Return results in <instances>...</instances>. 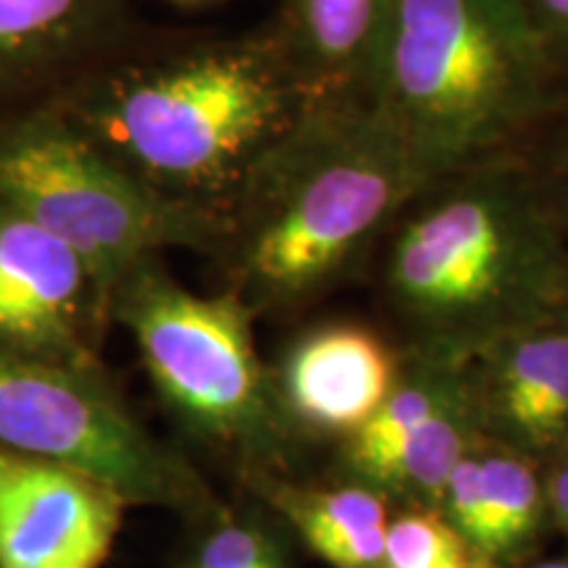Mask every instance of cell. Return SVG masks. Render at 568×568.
Segmentation results:
<instances>
[{
  "label": "cell",
  "instance_id": "cell-17",
  "mask_svg": "<svg viewBox=\"0 0 568 568\" xmlns=\"http://www.w3.org/2000/svg\"><path fill=\"white\" fill-rule=\"evenodd\" d=\"M481 432L474 418L471 403L460 372V385L447 400L418 426L400 447L385 471L376 493L389 503H403L406 508L437 510L443 508L447 479L466 453L481 443Z\"/></svg>",
  "mask_w": 568,
  "mask_h": 568
},
{
  "label": "cell",
  "instance_id": "cell-5",
  "mask_svg": "<svg viewBox=\"0 0 568 568\" xmlns=\"http://www.w3.org/2000/svg\"><path fill=\"white\" fill-rule=\"evenodd\" d=\"M109 314L130 332L155 395L184 435L232 458L240 477H290L303 437L255 351L253 311L237 295L195 293L153 255L113 287Z\"/></svg>",
  "mask_w": 568,
  "mask_h": 568
},
{
  "label": "cell",
  "instance_id": "cell-19",
  "mask_svg": "<svg viewBox=\"0 0 568 568\" xmlns=\"http://www.w3.org/2000/svg\"><path fill=\"white\" fill-rule=\"evenodd\" d=\"M466 556L468 545L437 510L406 508L389 516L385 568H458Z\"/></svg>",
  "mask_w": 568,
  "mask_h": 568
},
{
  "label": "cell",
  "instance_id": "cell-18",
  "mask_svg": "<svg viewBox=\"0 0 568 568\" xmlns=\"http://www.w3.org/2000/svg\"><path fill=\"white\" fill-rule=\"evenodd\" d=\"M180 568H290L280 521L264 503H219L209 516L190 524Z\"/></svg>",
  "mask_w": 568,
  "mask_h": 568
},
{
  "label": "cell",
  "instance_id": "cell-11",
  "mask_svg": "<svg viewBox=\"0 0 568 568\" xmlns=\"http://www.w3.org/2000/svg\"><path fill=\"white\" fill-rule=\"evenodd\" d=\"M140 30L130 0H0V126L53 103Z\"/></svg>",
  "mask_w": 568,
  "mask_h": 568
},
{
  "label": "cell",
  "instance_id": "cell-24",
  "mask_svg": "<svg viewBox=\"0 0 568 568\" xmlns=\"http://www.w3.org/2000/svg\"><path fill=\"white\" fill-rule=\"evenodd\" d=\"M458 568H503V566H497L495 560H489V558H485V556H479V552H474V550H468V556L460 560V566Z\"/></svg>",
  "mask_w": 568,
  "mask_h": 568
},
{
  "label": "cell",
  "instance_id": "cell-9",
  "mask_svg": "<svg viewBox=\"0 0 568 568\" xmlns=\"http://www.w3.org/2000/svg\"><path fill=\"white\" fill-rule=\"evenodd\" d=\"M126 508L90 474L0 447V568H101Z\"/></svg>",
  "mask_w": 568,
  "mask_h": 568
},
{
  "label": "cell",
  "instance_id": "cell-12",
  "mask_svg": "<svg viewBox=\"0 0 568 568\" xmlns=\"http://www.w3.org/2000/svg\"><path fill=\"white\" fill-rule=\"evenodd\" d=\"M403 351L361 322L303 329L272 368L284 414L301 437H351L397 385Z\"/></svg>",
  "mask_w": 568,
  "mask_h": 568
},
{
  "label": "cell",
  "instance_id": "cell-23",
  "mask_svg": "<svg viewBox=\"0 0 568 568\" xmlns=\"http://www.w3.org/2000/svg\"><path fill=\"white\" fill-rule=\"evenodd\" d=\"M163 3L180 11H209V9H219V6L232 3V0H163Z\"/></svg>",
  "mask_w": 568,
  "mask_h": 568
},
{
  "label": "cell",
  "instance_id": "cell-15",
  "mask_svg": "<svg viewBox=\"0 0 568 568\" xmlns=\"http://www.w3.org/2000/svg\"><path fill=\"white\" fill-rule=\"evenodd\" d=\"M243 485L332 568H385L389 506L385 495L353 485H297L287 474L251 471Z\"/></svg>",
  "mask_w": 568,
  "mask_h": 568
},
{
  "label": "cell",
  "instance_id": "cell-2",
  "mask_svg": "<svg viewBox=\"0 0 568 568\" xmlns=\"http://www.w3.org/2000/svg\"><path fill=\"white\" fill-rule=\"evenodd\" d=\"M379 247V290L403 351L460 364L566 314L568 234L521 153L426 182Z\"/></svg>",
  "mask_w": 568,
  "mask_h": 568
},
{
  "label": "cell",
  "instance_id": "cell-25",
  "mask_svg": "<svg viewBox=\"0 0 568 568\" xmlns=\"http://www.w3.org/2000/svg\"><path fill=\"white\" fill-rule=\"evenodd\" d=\"M531 568H568V558H556V560H542V564Z\"/></svg>",
  "mask_w": 568,
  "mask_h": 568
},
{
  "label": "cell",
  "instance_id": "cell-1",
  "mask_svg": "<svg viewBox=\"0 0 568 568\" xmlns=\"http://www.w3.org/2000/svg\"><path fill=\"white\" fill-rule=\"evenodd\" d=\"M311 103L268 21L245 32L140 30L53 101L134 180L222 222L255 161Z\"/></svg>",
  "mask_w": 568,
  "mask_h": 568
},
{
  "label": "cell",
  "instance_id": "cell-13",
  "mask_svg": "<svg viewBox=\"0 0 568 568\" xmlns=\"http://www.w3.org/2000/svg\"><path fill=\"white\" fill-rule=\"evenodd\" d=\"M439 514L468 550L497 566L518 564L535 552L550 527L542 468L481 439L453 468Z\"/></svg>",
  "mask_w": 568,
  "mask_h": 568
},
{
  "label": "cell",
  "instance_id": "cell-20",
  "mask_svg": "<svg viewBox=\"0 0 568 568\" xmlns=\"http://www.w3.org/2000/svg\"><path fill=\"white\" fill-rule=\"evenodd\" d=\"M518 153L568 234V103L545 119Z\"/></svg>",
  "mask_w": 568,
  "mask_h": 568
},
{
  "label": "cell",
  "instance_id": "cell-8",
  "mask_svg": "<svg viewBox=\"0 0 568 568\" xmlns=\"http://www.w3.org/2000/svg\"><path fill=\"white\" fill-rule=\"evenodd\" d=\"M109 326V301L80 255L0 203V353L103 364Z\"/></svg>",
  "mask_w": 568,
  "mask_h": 568
},
{
  "label": "cell",
  "instance_id": "cell-21",
  "mask_svg": "<svg viewBox=\"0 0 568 568\" xmlns=\"http://www.w3.org/2000/svg\"><path fill=\"white\" fill-rule=\"evenodd\" d=\"M550 69L568 90V0H518Z\"/></svg>",
  "mask_w": 568,
  "mask_h": 568
},
{
  "label": "cell",
  "instance_id": "cell-7",
  "mask_svg": "<svg viewBox=\"0 0 568 568\" xmlns=\"http://www.w3.org/2000/svg\"><path fill=\"white\" fill-rule=\"evenodd\" d=\"M0 447L77 468L126 506L172 510L190 524L222 503L180 447L134 416L105 364L0 353Z\"/></svg>",
  "mask_w": 568,
  "mask_h": 568
},
{
  "label": "cell",
  "instance_id": "cell-6",
  "mask_svg": "<svg viewBox=\"0 0 568 568\" xmlns=\"http://www.w3.org/2000/svg\"><path fill=\"white\" fill-rule=\"evenodd\" d=\"M0 203L67 243L111 293L126 272L163 251L216 258L222 219L166 201L69 122L53 103L0 126Z\"/></svg>",
  "mask_w": 568,
  "mask_h": 568
},
{
  "label": "cell",
  "instance_id": "cell-16",
  "mask_svg": "<svg viewBox=\"0 0 568 568\" xmlns=\"http://www.w3.org/2000/svg\"><path fill=\"white\" fill-rule=\"evenodd\" d=\"M403 351V347H400ZM460 385V364L403 351V368L387 400L339 445V468L353 485L376 493L406 439Z\"/></svg>",
  "mask_w": 568,
  "mask_h": 568
},
{
  "label": "cell",
  "instance_id": "cell-3",
  "mask_svg": "<svg viewBox=\"0 0 568 568\" xmlns=\"http://www.w3.org/2000/svg\"><path fill=\"white\" fill-rule=\"evenodd\" d=\"M416 190L368 98L311 103L245 176L213 261L253 316L293 314L364 264Z\"/></svg>",
  "mask_w": 568,
  "mask_h": 568
},
{
  "label": "cell",
  "instance_id": "cell-10",
  "mask_svg": "<svg viewBox=\"0 0 568 568\" xmlns=\"http://www.w3.org/2000/svg\"><path fill=\"white\" fill-rule=\"evenodd\" d=\"M460 372L487 443L537 466L568 443V316L495 339Z\"/></svg>",
  "mask_w": 568,
  "mask_h": 568
},
{
  "label": "cell",
  "instance_id": "cell-4",
  "mask_svg": "<svg viewBox=\"0 0 568 568\" xmlns=\"http://www.w3.org/2000/svg\"><path fill=\"white\" fill-rule=\"evenodd\" d=\"M368 101L424 187L521 151L568 90L518 0H393Z\"/></svg>",
  "mask_w": 568,
  "mask_h": 568
},
{
  "label": "cell",
  "instance_id": "cell-26",
  "mask_svg": "<svg viewBox=\"0 0 568 568\" xmlns=\"http://www.w3.org/2000/svg\"><path fill=\"white\" fill-rule=\"evenodd\" d=\"M564 316H568V301H566V314Z\"/></svg>",
  "mask_w": 568,
  "mask_h": 568
},
{
  "label": "cell",
  "instance_id": "cell-14",
  "mask_svg": "<svg viewBox=\"0 0 568 568\" xmlns=\"http://www.w3.org/2000/svg\"><path fill=\"white\" fill-rule=\"evenodd\" d=\"M393 0H276L268 24L311 101L368 98Z\"/></svg>",
  "mask_w": 568,
  "mask_h": 568
},
{
  "label": "cell",
  "instance_id": "cell-22",
  "mask_svg": "<svg viewBox=\"0 0 568 568\" xmlns=\"http://www.w3.org/2000/svg\"><path fill=\"white\" fill-rule=\"evenodd\" d=\"M539 468H542L550 527H556L568 539V443Z\"/></svg>",
  "mask_w": 568,
  "mask_h": 568
}]
</instances>
